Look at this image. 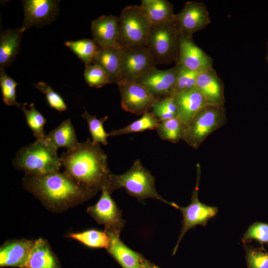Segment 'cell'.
<instances>
[{"mask_svg":"<svg viewBox=\"0 0 268 268\" xmlns=\"http://www.w3.org/2000/svg\"><path fill=\"white\" fill-rule=\"evenodd\" d=\"M97 203L89 206L87 212L100 224L104 225L106 233L120 235L125 224L122 211L111 196V193L105 186Z\"/></svg>","mask_w":268,"mask_h":268,"instance_id":"9","label":"cell"},{"mask_svg":"<svg viewBox=\"0 0 268 268\" xmlns=\"http://www.w3.org/2000/svg\"><path fill=\"white\" fill-rule=\"evenodd\" d=\"M68 237L93 248L107 249L110 242L109 236L105 231L96 229H89L81 232L69 233Z\"/></svg>","mask_w":268,"mask_h":268,"instance_id":"29","label":"cell"},{"mask_svg":"<svg viewBox=\"0 0 268 268\" xmlns=\"http://www.w3.org/2000/svg\"><path fill=\"white\" fill-rule=\"evenodd\" d=\"M137 268H159L146 259Z\"/></svg>","mask_w":268,"mask_h":268,"instance_id":"39","label":"cell"},{"mask_svg":"<svg viewBox=\"0 0 268 268\" xmlns=\"http://www.w3.org/2000/svg\"><path fill=\"white\" fill-rule=\"evenodd\" d=\"M40 91L45 94L49 105L57 111L62 112L67 110V106L63 97L49 84L41 81L34 84Z\"/></svg>","mask_w":268,"mask_h":268,"instance_id":"38","label":"cell"},{"mask_svg":"<svg viewBox=\"0 0 268 268\" xmlns=\"http://www.w3.org/2000/svg\"><path fill=\"white\" fill-rule=\"evenodd\" d=\"M105 186L112 193L124 188L129 195L141 201L146 199L159 200L171 206L172 202L165 200L156 191L155 178L139 159L135 160L131 167L122 174H109Z\"/></svg>","mask_w":268,"mask_h":268,"instance_id":"4","label":"cell"},{"mask_svg":"<svg viewBox=\"0 0 268 268\" xmlns=\"http://www.w3.org/2000/svg\"><path fill=\"white\" fill-rule=\"evenodd\" d=\"M180 33L174 22L152 25L145 48L156 65L177 62Z\"/></svg>","mask_w":268,"mask_h":268,"instance_id":"7","label":"cell"},{"mask_svg":"<svg viewBox=\"0 0 268 268\" xmlns=\"http://www.w3.org/2000/svg\"><path fill=\"white\" fill-rule=\"evenodd\" d=\"M151 112L159 122L177 117V107L173 96L158 99L153 104Z\"/></svg>","mask_w":268,"mask_h":268,"instance_id":"33","label":"cell"},{"mask_svg":"<svg viewBox=\"0 0 268 268\" xmlns=\"http://www.w3.org/2000/svg\"><path fill=\"white\" fill-rule=\"evenodd\" d=\"M64 172L81 186L97 193L101 191L109 174L107 155L99 143L90 138L80 142L60 156Z\"/></svg>","mask_w":268,"mask_h":268,"instance_id":"2","label":"cell"},{"mask_svg":"<svg viewBox=\"0 0 268 268\" xmlns=\"http://www.w3.org/2000/svg\"><path fill=\"white\" fill-rule=\"evenodd\" d=\"M65 45L74 53L86 65L92 64L98 51L99 46L91 39L68 41Z\"/></svg>","mask_w":268,"mask_h":268,"instance_id":"28","label":"cell"},{"mask_svg":"<svg viewBox=\"0 0 268 268\" xmlns=\"http://www.w3.org/2000/svg\"><path fill=\"white\" fill-rule=\"evenodd\" d=\"M176 103L178 116L187 126L205 105L201 93L195 88L191 91L173 95Z\"/></svg>","mask_w":268,"mask_h":268,"instance_id":"20","label":"cell"},{"mask_svg":"<svg viewBox=\"0 0 268 268\" xmlns=\"http://www.w3.org/2000/svg\"><path fill=\"white\" fill-rule=\"evenodd\" d=\"M81 117L87 122L89 131L91 135L93 143H101L104 145L108 144L107 137H108L104 128V123L108 120V117L105 116L98 119L96 116L89 114L85 110Z\"/></svg>","mask_w":268,"mask_h":268,"instance_id":"31","label":"cell"},{"mask_svg":"<svg viewBox=\"0 0 268 268\" xmlns=\"http://www.w3.org/2000/svg\"><path fill=\"white\" fill-rule=\"evenodd\" d=\"M84 77L86 83L92 87L101 88L111 83L106 72L96 64L85 66Z\"/></svg>","mask_w":268,"mask_h":268,"instance_id":"35","label":"cell"},{"mask_svg":"<svg viewBox=\"0 0 268 268\" xmlns=\"http://www.w3.org/2000/svg\"><path fill=\"white\" fill-rule=\"evenodd\" d=\"M107 234L110 238L107 251L122 268H137L146 260L142 254L126 246L121 240L120 235Z\"/></svg>","mask_w":268,"mask_h":268,"instance_id":"19","label":"cell"},{"mask_svg":"<svg viewBox=\"0 0 268 268\" xmlns=\"http://www.w3.org/2000/svg\"><path fill=\"white\" fill-rule=\"evenodd\" d=\"M196 88L201 93L207 104H224L223 84L213 68L200 73L197 79Z\"/></svg>","mask_w":268,"mask_h":268,"instance_id":"18","label":"cell"},{"mask_svg":"<svg viewBox=\"0 0 268 268\" xmlns=\"http://www.w3.org/2000/svg\"><path fill=\"white\" fill-rule=\"evenodd\" d=\"M46 137L57 149L65 147L67 150H71L77 147L80 143L69 119L63 121L57 128L46 135Z\"/></svg>","mask_w":268,"mask_h":268,"instance_id":"25","label":"cell"},{"mask_svg":"<svg viewBox=\"0 0 268 268\" xmlns=\"http://www.w3.org/2000/svg\"><path fill=\"white\" fill-rule=\"evenodd\" d=\"M119 19V46L121 48L145 47L152 24L140 6L125 7Z\"/></svg>","mask_w":268,"mask_h":268,"instance_id":"6","label":"cell"},{"mask_svg":"<svg viewBox=\"0 0 268 268\" xmlns=\"http://www.w3.org/2000/svg\"><path fill=\"white\" fill-rule=\"evenodd\" d=\"M175 66L177 75L173 94L196 88L197 79L201 72L190 70L178 64Z\"/></svg>","mask_w":268,"mask_h":268,"instance_id":"32","label":"cell"},{"mask_svg":"<svg viewBox=\"0 0 268 268\" xmlns=\"http://www.w3.org/2000/svg\"><path fill=\"white\" fill-rule=\"evenodd\" d=\"M57 149L45 137L19 149L12 160L13 167L26 175L43 176L59 172L62 166Z\"/></svg>","mask_w":268,"mask_h":268,"instance_id":"3","label":"cell"},{"mask_svg":"<svg viewBox=\"0 0 268 268\" xmlns=\"http://www.w3.org/2000/svg\"><path fill=\"white\" fill-rule=\"evenodd\" d=\"M226 122L224 104H206L186 126L182 139L189 146L198 149L210 134Z\"/></svg>","mask_w":268,"mask_h":268,"instance_id":"5","label":"cell"},{"mask_svg":"<svg viewBox=\"0 0 268 268\" xmlns=\"http://www.w3.org/2000/svg\"><path fill=\"white\" fill-rule=\"evenodd\" d=\"M159 123L153 114L149 111L143 114L139 119L122 128L112 130L108 133V137L117 136L146 130H156Z\"/></svg>","mask_w":268,"mask_h":268,"instance_id":"26","label":"cell"},{"mask_svg":"<svg viewBox=\"0 0 268 268\" xmlns=\"http://www.w3.org/2000/svg\"><path fill=\"white\" fill-rule=\"evenodd\" d=\"M35 242L24 238L5 242L0 248V267L24 268Z\"/></svg>","mask_w":268,"mask_h":268,"instance_id":"16","label":"cell"},{"mask_svg":"<svg viewBox=\"0 0 268 268\" xmlns=\"http://www.w3.org/2000/svg\"><path fill=\"white\" fill-rule=\"evenodd\" d=\"M23 188L54 212H62L94 197L97 193L77 183L64 172L43 176L25 175Z\"/></svg>","mask_w":268,"mask_h":268,"instance_id":"1","label":"cell"},{"mask_svg":"<svg viewBox=\"0 0 268 268\" xmlns=\"http://www.w3.org/2000/svg\"><path fill=\"white\" fill-rule=\"evenodd\" d=\"M176 75V66L166 70L155 67L136 82L159 99L173 95Z\"/></svg>","mask_w":268,"mask_h":268,"instance_id":"14","label":"cell"},{"mask_svg":"<svg viewBox=\"0 0 268 268\" xmlns=\"http://www.w3.org/2000/svg\"><path fill=\"white\" fill-rule=\"evenodd\" d=\"M117 85L121 107L127 112L142 115L151 111L158 99L136 81L121 80Z\"/></svg>","mask_w":268,"mask_h":268,"instance_id":"10","label":"cell"},{"mask_svg":"<svg viewBox=\"0 0 268 268\" xmlns=\"http://www.w3.org/2000/svg\"></svg>","mask_w":268,"mask_h":268,"instance_id":"40","label":"cell"},{"mask_svg":"<svg viewBox=\"0 0 268 268\" xmlns=\"http://www.w3.org/2000/svg\"><path fill=\"white\" fill-rule=\"evenodd\" d=\"M244 248L248 268H268V252L263 246L256 248L246 244Z\"/></svg>","mask_w":268,"mask_h":268,"instance_id":"36","label":"cell"},{"mask_svg":"<svg viewBox=\"0 0 268 268\" xmlns=\"http://www.w3.org/2000/svg\"><path fill=\"white\" fill-rule=\"evenodd\" d=\"M177 64L193 71H202L212 68V60L196 45L192 39L180 34Z\"/></svg>","mask_w":268,"mask_h":268,"instance_id":"15","label":"cell"},{"mask_svg":"<svg viewBox=\"0 0 268 268\" xmlns=\"http://www.w3.org/2000/svg\"><path fill=\"white\" fill-rule=\"evenodd\" d=\"M91 31L93 40L99 46H119V17L112 15L101 16L92 21Z\"/></svg>","mask_w":268,"mask_h":268,"instance_id":"17","label":"cell"},{"mask_svg":"<svg viewBox=\"0 0 268 268\" xmlns=\"http://www.w3.org/2000/svg\"><path fill=\"white\" fill-rule=\"evenodd\" d=\"M23 32L20 28L2 31L0 36V67L4 68L13 62L18 54Z\"/></svg>","mask_w":268,"mask_h":268,"instance_id":"23","label":"cell"},{"mask_svg":"<svg viewBox=\"0 0 268 268\" xmlns=\"http://www.w3.org/2000/svg\"><path fill=\"white\" fill-rule=\"evenodd\" d=\"M156 65L145 47L122 48L121 80L137 81Z\"/></svg>","mask_w":268,"mask_h":268,"instance_id":"11","label":"cell"},{"mask_svg":"<svg viewBox=\"0 0 268 268\" xmlns=\"http://www.w3.org/2000/svg\"><path fill=\"white\" fill-rule=\"evenodd\" d=\"M210 22L205 6L202 2L195 1H187L181 10L175 14L174 21L180 34L190 39Z\"/></svg>","mask_w":268,"mask_h":268,"instance_id":"12","label":"cell"},{"mask_svg":"<svg viewBox=\"0 0 268 268\" xmlns=\"http://www.w3.org/2000/svg\"><path fill=\"white\" fill-rule=\"evenodd\" d=\"M122 48L119 46L104 48L99 46L92 64L100 66L108 75L111 83L121 81Z\"/></svg>","mask_w":268,"mask_h":268,"instance_id":"21","label":"cell"},{"mask_svg":"<svg viewBox=\"0 0 268 268\" xmlns=\"http://www.w3.org/2000/svg\"><path fill=\"white\" fill-rule=\"evenodd\" d=\"M18 85L5 72L3 68L0 69V86L3 102L7 106L20 107L22 104L16 101V87Z\"/></svg>","mask_w":268,"mask_h":268,"instance_id":"34","label":"cell"},{"mask_svg":"<svg viewBox=\"0 0 268 268\" xmlns=\"http://www.w3.org/2000/svg\"><path fill=\"white\" fill-rule=\"evenodd\" d=\"M24 20L20 28L24 32L32 26L41 27L53 22L59 11V2L53 0L22 1Z\"/></svg>","mask_w":268,"mask_h":268,"instance_id":"13","label":"cell"},{"mask_svg":"<svg viewBox=\"0 0 268 268\" xmlns=\"http://www.w3.org/2000/svg\"><path fill=\"white\" fill-rule=\"evenodd\" d=\"M186 125L178 117L160 122L156 131L162 140L176 143L182 137Z\"/></svg>","mask_w":268,"mask_h":268,"instance_id":"27","label":"cell"},{"mask_svg":"<svg viewBox=\"0 0 268 268\" xmlns=\"http://www.w3.org/2000/svg\"><path fill=\"white\" fill-rule=\"evenodd\" d=\"M252 240L259 242L261 245L264 243L268 245V224L256 222L250 225L241 241L244 245Z\"/></svg>","mask_w":268,"mask_h":268,"instance_id":"37","label":"cell"},{"mask_svg":"<svg viewBox=\"0 0 268 268\" xmlns=\"http://www.w3.org/2000/svg\"><path fill=\"white\" fill-rule=\"evenodd\" d=\"M24 268H62L48 243L43 238L35 240Z\"/></svg>","mask_w":268,"mask_h":268,"instance_id":"22","label":"cell"},{"mask_svg":"<svg viewBox=\"0 0 268 268\" xmlns=\"http://www.w3.org/2000/svg\"><path fill=\"white\" fill-rule=\"evenodd\" d=\"M197 172L196 184L192 193L190 204L186 207H181L172 202V206L179 209L183 215L181 231L174 248L173 255L175 254L179 243L189 229L194 228L198 225L206 226L208 221L215 216L218 212V208L216 207L207 205L199 201L198 191L201 173L199 164H197Z\"/></svg>","mask_w":268,"mask_h":268,"instance_id":"8","label":"cell"},{"mask_svg":"<svg viewBox=\"0 0 268 268\" xmlns=\"http://www.w3.org/2000/svg\"><path fill=\"white\" fill-rule=\"evenodd\" d=\"M140 7L147 15L152 25L174 21L173 5L167 0H142Z\"/></svg>","mask_w":268,"mask_h":268,"instance_id":"24","label":"cell"},{"mask_svg":"<svg viewBox=\"0 0 268 268\" xmlns=\"http://www.w3.org/2000/svg\"><path fill=\"white\" fill-rule=\"evenodd\" d=\"M26 103L22 104L20 109L24 113L27 124L32 131L33 135L36 139L45 137L44 127L47 122L46 119L36 109L33 103L29 105V109L26 107Z\"/></svg>","mask_w":268,"mask_h":268,"instance_id":"30","label":"cell"}]
</instances>
